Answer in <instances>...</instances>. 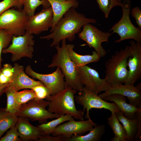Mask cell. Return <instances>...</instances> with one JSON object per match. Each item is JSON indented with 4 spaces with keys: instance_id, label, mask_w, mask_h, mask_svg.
<instances>
[{
    "instance_id": "f35d334b",
    "label": "cell",
    "mask_w": 141,
    "mask_h": 141,
    "mask_svg": "<svg viewBox=\"0 0 141 141\" xmlns=\"http://www.w3.org/2000/svg\"><path fill=\"white\" fill-rule=\"evenodd\" d=\"M7 87L0 84V97L4 92L5 91Z\"/></svg>"
},
{
    "instance_id": "cb8c5ba5",
    "label": "cell",
    "mask_w": 141,
    "mask_h": 141,
    "mask_svg": "<svg viewBox=\"0 0 141 141\" xmlns=\"http://www.w3.org/2000/svg\"><path fill=\"white\" fill-rule=\"evenodd\" d=\"M111 113L107 120L108 124L114 134V137L110 141H127V135L124 126L120 123L115 112Z\"/></svg>"
},
{
    "instance_id": "ba28073f",
    "label": "cell",
    "mask_w": 141,
    "mask_h": 141,
    "mask_svg": "<svg viewBox=\"0 0 141 141\" xmlns=\"http://www.w3.org/2000/svg\"><path fill=\"white\" fill-rule=\"evenodd\" d=\"M75 100L78 104L83 106V111L86 112L85 118H90L89 111L92 108L104 109L115 113L119 110V108L114 103H109L100 97L86 87H84L78 94L75 96Z\"/></svg>"
},
{
    "instance_id": "4fadbf2b",
    "label": "cell",
    "mask_w": 141,
    "mask_h": 141,
    "mask_svg": "<svg viewBox=\"0 0 141 141\" xmlns=\"http://www.w3.org/2000/svg\"><path fill=\"white\" fill-rule=\"evenodd\" d=\"M53 13L51 7L42 10L30 17L26 27V33L39 35L51 28L53 25Z\"/></svg>"
},
{
    "instance_id": "e575fe53",
    "label": "cell",
    "mask_w": 141,
    "mask_h": 141,
    "mask_svg": "<svg viewBox=\"0 0 141 141\" xmlns=\"http://www.w3.org/2000/svg\"><path fill=\"white\" fill-rule=\"evenodd\" d=\"M69 138L64 135L59 134L56 136H50V135H41L38 141H68Z\"/></svg>"
},
{
    "instance_id": "f546056e",
    "label": "cell",
    "mask_w": 141,
    "mask_h": 141,
    "mask_svg": "<svg viewBox=\"0 0 141 141\" xmlns=\"http://www.w3.org/2000/svg\"><path fill=\"white\" fill-rule=\"evenodd\" d=\"M14 95L16 102L21 105L27 103L36 97L35 93L32 89L31 90L25 89L19 92H15Z\"/></svg>"
},
{
    "instance_id": "836d02e7",
    "label": "cell",
    "mask_w": 141,
    "mask_h": 141,
    "mask_svg": "<svg viewBox=\"0 0 141 141\" xmlns=\"http://www.w3.org/2000/svg\"><path fill=\"white\" fill-rule=\"evenodd\" d=\"M16 127L14 126L10 128L5 135L0 138V141H20Z\"/></svg>"
},
{
    "instance_id": "e0dca14e",
    "label": "cell",
    "mask_w": 141,
    "mask_h": 141,
    "mask_svg": "<svg viewBox=\"0 0 141 141\" xmlns=\"http://www.w3.org/2000/svg\"><path fill=\"white\" fill-rule=\"evenodd\" d=\"M13 70L11 82L7 88L14 92L23 89H31L38 85H44L40 81H36L30 78L24 71V67L22 65L15 63Z\"/></svg>"
},
{
    "instance_id": "d6986e66",
    "label": "cell",
    "mask_w": 141,
    "mask_h": 141,
    "mask_svg": "<svg viewBox=\"0 0 141 141\" xmlns=\"http://www.w3.org/2000/svg\"><path fill=\"white\" fill-rule=\"evenodd\" d=\"M102 98L106 101H110L115 103L123 115L129 119H133L137 115L141 114V109L127 103L126 97L121 95L112 94Z\"/></svg>"
},
{
    "instance_id": "52a82bcc",
    "label": "cell",
    "mask_w": 141,
    "mask_h": 141,
    "mask_svg": "<svg viewBox=\"0 0 141 141\" xmlns=\"http://www.w3.org/2000/svg\"><path fill=\"white\" fill-rule=\"evenodd\" d=\"M49 101L44 99L38 100L35 98L21 105L15 114L17 116L27 117L32 121H37L40 124L47 122L48 119L56 118L60 116L51 113L46 109Z\"/></svg>"
},
{
    "instance_id": "7a4b0ae2",
    "label": "cell",
    "mask_w": 141,
    "mask_h": 141,
    "mask_svg": "<svg viewBox=\"0 0 141 141\" xmlns=\"http://www.w3.org/2000/svg\"><path fill=\"white\" fill-rule=\"evenodd\" d=\"M66 39L62 40L61 46H55L57 53L53 57L49 68L58 67L64 76L66 85L70 87L77 92L81 91L84 85L81 83L78 67L70 58L66 47Z\"/></svg>"
},
{
    "instance_id": "7c38bea8",
    "label": "cell",
    "mask_w": 141,
    "mask_h": 141,
    "mask_svg": "<svg viewBox=\"0 0 141 141\" xmlns=\"http://www.w3.org/2000/svg\"><path fill=\"white\" fill-rule=\"evenodd\" d=\"M25 70L26 74L42 82L50 90V95H55L66 86L64 76L58 67L54 72L48 74L37 73L33 70L30 65L26 66Z\"/></svg>"
},
{
    "instance_id": "9a60e30c",
    "label": "cell",
    "mask_w": 141,
    "mask_h": 141,
    "mask_svg": "<svg viewBox=\"0 0 141 141\" xmlns=\"http://www.w3.org/2000/svg\"><path fill=\"white\" fill-rule=\"evenodd\" d=\"M68 121L59 125L51 134L52 136L63 134L69 138L73 134L82 135L97 125L90 118L85 121H75L73 119Z\"/></svg>"
},
{
    "instance_id": "603a6c76",
    "label": "cell",
    "mask_w": 141,
    "mask_h": 141,
    "mask_svg": "<svg viewBox=\"0 0 141 141\" xmlns=\"http://www.w3.org/2000/svg\"><path fill=\"white\" fill-rule=\"evenodd\" d=\"M89 133L85 135L73 134L68 141H99L104 134L105 126L97 125L94 126Z\"/></svg>"
},
{
    "instance_id": "ffe728a7",
    "label": "cell",
    "mask_w": 141,
    "mask_h": 141,
    "mask_svg": "<svg viewBox=\"0 0 141 141\" xmlns=\"http://www.w3.org/2000/svg\"><path fill=\"white\" fill-rule=\"evenodd\" d=\"M29 119L26 117L18 116L15 126L21 141H38L41 134L37 127L31 124Z\"/></svg>"
},
{
    "instance_id": "484cf974",
    "label": "cell",
    "mask_w": 141,
    "mask_h": 141,
    "mask_svg": "<svg viewBox=\"0 0 141 141\" xmlns=\"http://www.w3.org/2000/svg\"><path fill=\"white\" fill-rule=\"evenodd\" d=\"M74 118L69 114L61 116L56 119L46 123L41 124L37 126L41 135H50L54 131L60 124L66 121H68Z\"/></svg>"
},
{
    "instance_id": "4316f807",
    "label": "cell",
    "mask_w": 141,
    "mask_h": 141,
    "mask_svg": "<svg viewBox=\"0 0 141 141\" xmlns=\"http://www.w3.org/2000/svg\"><path fill=\"white\" fill-rule=\"evenodd\" d=\"M24 6L23 9L27 15L31 17L35 14L36 8L41 5H43L44 9L50 6L47 0H21Z\"/></svg>"
},
{
    "instance_id": "ac0fdd59",
    "label": "cell",
    "mask_w": 141,
    "mask_h": 141,
    "mask_svg": "<svg viewBox=\"0 0 141 141\" xmlns=\"http://www.w3.org/2000/svg\"><path fill=\"white\" fill-rule=\"evenodd\" d=\"M119 122L124 126L127 135V141L141 140V114L133 120L125 117L122 113L118 111L115 113Z\"/></svg>"
},
{
    "instance_id": "83f0119b",
    "label": "cell",
    "mask_w": 141,
    "mask_h": 141,
    "mask_svg": "<svg viewBox=\"0 0 141 141\" xmlns=\"http://www.w3.org/2000/svg\"><path fill=\"white\" fill-rule=\"evenodd\" d=\"M99 8L103 13L104 16L108 18L111 9L114 7H121L122 2L120 0H96Z\"/></svg>"
},
{
    "instance_id": "2e32d148",
    "label": "cell",
    "mask_w": 141,
    "mask_h": 141,
    "mask_svg": "<svg viewBox=\"0 0 141 141\" xmlns=\"http://www.w3.org/2000/svg\"><path fill=\"white\" fill-rule=\"evenodd\" d=\"M130 44L132 54L128 60V76L125 84L134 85L141 78V43L132 40Z\"/></svg>"
},
{
    "instance_id": "5bb4252c",
    "label": "cell",
    "mask_w": 141,
    "mask_h": 141,
    "mask_svg": "<svg viewBox=\"0 0 141 141\" xmlns=\"http://www.w3.org/2000/svg\"><path fill=\"white\" fill-rule=\"evenodd\" d=\"M117 93L121 95L126 98L129 104L141 109V83L136 86L131 84L121 83L111 85L106 91L99 94L98 95L102 98L108 95Z\"/></svg>"
},
{
    "instance_id": "60d3db41",
    "label": "cell",
    "mask_w": 141,
    "mask_h": 141,
    "mask_svg": "<svg viewBox=\"0 0 141 141\" xmlns=\"http://www.w3.org/2000/svg\"><path fill=\"white\" fill-rule=\"evenodd\" d=\"M121 0V1H123L124 0Z\"/></svg>"
},
{
    "instance_id": "d6a6232c",
    "label": "cell",
    "mask_w": 141,
    "mask_h": 141,
    "mask_svg": "<svg viewBox=\"0 0 141 141\" xmlns=\"http://www.w3.org/2000/svg\"><path fill=\"white\" fill-rule=\"evenodd\" d=\"M34 92L36 95L35 99L38 100L46 99L50 95L49 89L44 85L35 86L31 89Z\"/></svg>"
},
{
    "instance_id": "f1b7e54d",
    "label": "cell",
    "mask_w": 141,
    "mask_h": 141,
    "mask_svg": "<svg viewBox=\"0 0 141 141\" xmlns=\"http://www.w3.org/2000/svg\"><path fill=\"white\" fill-rule=\"evenodd\" d=\"M14 92L7 88L5 89L4 92L7 95V104L4 109L7 111L16 114L21 105L16 102L14 97Z\"/></svg>"
},
{
    "instance_id": "3957f363",
    "label": "cell",
    "mask_w": 141,
    "mask_h": 141,
    "mask_svg": "<svg viewBox=\"0 0 141 141\" xmlns=\"http://www.w3.org/2000/svg\"><path fill=\"white\" fill-rule=\"evenodd\" d=\"M77 92L66 85L63 89L46 99L49 101L47 110L60 116L69 114L76 119L84 120V112L83 110H78L75 106L74 95Z\"/></svg>"
},
{
    "instance_id": "8d00e7d4",
    "label": "cell",
    "mask_w": 141,
    "mask_h": 141,
    "mask_svg": "<svg viewBox=\"0 0 141 141\" xmlns=\"http://www.w3.org/2000/svg\"><path fill=\"white\" fill-rule=\"evenodd\" d=\"M0 70L6 76L12 78L13 74V67L10 64H4Z\"/></svg>"
},
{
    "instance_id": "8992f818",
    "label": "cell",
    "mask_w": 141,
    "mask_h": 141,
    "mask_svg": "<svg viewBox=\"0 0 141 141\" xmlns=\"http://www.w3.org/2000/svg\"><path fill=\"white\" fill-rule=\"evenodd\" d=\"M29 17L23 9H10L0 16V30L12 36L23 35Z\"/></svg>"
},
{
    "instance_id": "5b68a950",
    "label": "cell",
    "mask_w": 141,
    "mask_h": 141,
    "mask_svg": "<svg viewBox=\"0 0 141 141\" xmlns=\"http://www.w3.org/2000/svg\"><path fill=\"white\" fill-rule=\"evenodd\" d=\"M131 2L130 0H124L121 6L122 14L120 20L110 29L109 32L112 34L117 33L119 39L115 41L119 43L125 40L132 39L136 42L141 43V29L135 27L131 21L130 15L131 13Z\"/></svg>"
},
{
    "instance_id": "277c9868",
    "label": "cell",
    "mask_w": 141,
    "mask_h": 141,
    "mask_svg": "<svg viewBox=\"0 0 141 141\" xmlns=\"http://www.w3.org/2000/svg\"><path fill=\"white\" fill-rule=\"evenodd\" d=\"M132 54L131 48L127 45L116 51L106 62L104 78L110 85L126 83L128 76V60Z\"/></svg>"
},
{
    "instance_id": "74e56055",
    "label": "cell",
    "mask_w": 141,
    "mask_h": 141,
    "mask_svg": "<svg viewBox=\"0 0 141 141\" xmlns=\"http://www.w3.org/2000/svg\"><path fill=\"white\" fill-rule=\"evenodd\" d=\"M11 79L5 75L1 72L0 69V84L7 87L11 82Z\"/></svg>"
},
{
    "instance_id": "7402d4cb",
    "label": "cell",
    "mask_w": 141,
    "mask_h": 141,
    "mask_svg": "<svg viewBox=\"0 0 141 141\" xmlns=\"http://www.w3.org/2000/svg\"><path fill=\"white\" fill-rule=\"evenodd\" d=\"M74 47L75 46L73 44H66L68 54L70 58L78 67L97 62L101 58L95 51H93L91 55H80L74 51L73 49Z\"/></svg>"
},
{
    "instance_id": "8fae6325",
    "label": "cell",
    "mask_w": 141,
    "mask_h": 141,
    "mask_svg": "<svg viewBox=\"0 0 141 141\" xmlns=\"http://www.w3.org/2000/svg\"><path fill=\"white\" fill-rule=\"evenodd\" d=\"M78 68L81 83L92 92L98 95L110 88L111 85L105 78H101L95 69L86 65Z\"/></svg>"
},
{
    "instance_id": "1f68e13d",
    "label": "cell",
    "mask_w": 141,
    "mask_h": 141,
    "mask_svg": "<svg viewBox=\"0 0 141 141\" xmlns=\"http://www.w3.org/2000/svg\"><path fill=\"white\" fill-rule=\"evenodd\" d=\"M13 36L3 30H0V69L2 68L1 54L3 50L7 48L11 42Z\"/></svg>"
},
{
    "instance_id": "ab89813d",
    "label": "cell",
    "mask_w": 141,
    "mask_h": 141,
    "mask_svg": "<svg viewBox=\"0 0 141 141\" xmlns=\"http://www.w3.org/2000/svg\"><path fill=\"white\" fill-rule=\"evenodd\" d=\"M57 1H59L60 2H66L68 1H69V0H55Z\"/></svg>"
},
{
    "instance_id": "30bf717a",
    "label": "cell",
    "mask_w": 141,
    "mask_h": 141,
    "mask_svg": "<svg viewBox=\"0 0 141 141\" xmlns=\"http://www.w3.org/2000/svg\"><path fill=\"white\" fill-rule=\"evenodd\" d=\"M83 27L82 31L78 34V37L85 42L90 48H94L101 57L104 56L107 52L102 43H107L112 33L102 31L90 23Z\"/></svg>"
},
{
    "instance_id": "9c48e42d",
    "label": "cell",
    "mask_w": 141,
    "mask_h": 141,
    "mask_svg": "<svg viewBox=\"0 0 141 141\" xmlns=\"http://www.w3.org/2000/svg\"><path fill=\"white\" fill-rule=\"evenodd\" d=\"M33 34L26 33L18 36H13L11 43L3 49L2 53H10L12 54L11 61L13 62L26 57L32 59L34 51L35 40Z\"/></svg>"
},
{
    "instance_id": "44dd1931",
    "label": "cell",
    "mask_w": 141,
    "mask_h": 141,
    "mask_svg": "<svg viewBox=\"0 0 141 141\" xmlns=\"http://www.w3.org/2000/svg\"><path fill=\"white\" fill-rule=\"evenodd\" d=\"M51 7L53 13V25L50 31H53L54 27L58 20L70 8H77L79 3L77 0H69L62 2L55 0H47Z\"/></svg>"
},
{
    "instance_id": "d4e9b609",
    "label": "cell",
    "mask_w": 141,
    "mask_h": 141,
    "mask_svg": "<svg viewBox=\"0 0 141 141\" xmlns=\"http://www.w3.org/2000/svg\"><path fill=\"white\" fill-rule=\"evenodd\" d=\"M17 117L15 114L0 108V138L8 130L15 125Z\"/></svg>"
},
{
    "instance_id": "4dcf8cb0",
    "label": "cell",
    "mask_w": 141,
    "mask_h": 141,
    "mask_svg": "<svg viewBox=\"0 0 141 141\" xmlns=\"http://www.w3.org/2000/svg\"><path fill=\"white\" fill-rule=\"evenodd\" d=\"M23 6L21 0H3L0 2V16L11 8L21 9Z\"/></svg>"
},
{
    "instance_id": "d590c367",
    "label": "cell",
    "mask_w": 141,
    "mask_h": 141,
    "mask_svg": "<svg viewBox=\"0 0 141 141\" xmlns=\"http://www.w3.org/2000/svg\"><path fill=\"white\" fill-rule=\"evenodd\" d=\"M132 16L135 19L136 22L138 27L141 28V10L138 7L133 8L131 12Z\"/></svg>"
},
{
    "instance_id": "6da1fadb",
    "label": "cell",
    "mask_w": 141,
    "mask_h": 141,
    "mask_svg": "<svg viewBox=\"0 0 141 141\" xmlns=\"http://www.w3.org/2000/svg\"><path fill=\"white\" fill-rule=\"evenodd\" d=\"M96 20L93 18L87 17L84 14L78 12L73 8L69 9L58 20L53 31L46 36H41L40 39L53 41L50 47L59 45L63 39L72 41L75 38V35L79 33L81 28L88 23L95 24Z\"/></svg>"
}]
</instances>
